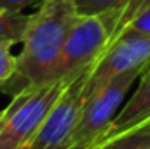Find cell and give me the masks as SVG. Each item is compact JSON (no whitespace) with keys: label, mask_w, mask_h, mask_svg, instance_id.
<instances>
[{"label":"cell","mask_w":150,"mask_h":149,"mask_svg":"<svg viewBox=\"0 0 150 149\" xmlns=\"http://www.w3.org/2000/svg\"><path fill=\"white\" fill-rule=\"evenodd\" d=\"M122 34H138V35H150V9L145 12H142L140 16H136L126 28ZM120 34V35H122ZM119 35V37H120Z\"/></svg>","instance_id":"4fadbf2b"},{"label":"cell","mask_w":150,"mask_h":149,"mask_svg":"<svg viewBox=\"0 0 150 149\" xmlns=\"http://www.w3.org/2000/svg\"><path fill=\"white\" fill-rule=\"evenodd\" d=\"M91 72V70H89ZM89 72L75 77L65 88L54 107L49 111L45 119L42 121L40 128L33 139L23 149H65L67 142L74 132L77 119L80 116L82 105L86 102L84 91Z\"/></svg>","instance_id":"5b68a950"},{"label":"cell","mask_w":150,"mask_h":149,"mask_svg":"<svg viewBox=\"0 0 150 149\" xmlns=\"http://www.w3.org/2000/svg\"><path fill=\"white\" fill-rule=\"evenodd\" d=\"M37 2H42V0H0V7L9 11H23Z\"/></svg>","instance_id":"5bb4252c"},{"label":"cell","mask_w":150,"mask_h":149,"mask_svg":"<svg viewBox=\"0 0 150 149\" xmlns=\"http://www.w3.org/2000/svg\"><path fill=\"white\" fill-rule=\"evenodd\" d=\"M145 142H150V139L134 133V135H127V137L108 140V142H100L93 149H134V148H143Z\"/></svg>","instance_id":"7c38bea8"},{"label":"cell","mask_w":150,"mask_h":149,"mask_svg":"<svg viewBox=\"0 0 150 149\" xmlns=\"http://www.w3.org/2000/svg\"><path fill=\"white\" fill-rule=\"evenodd\" d=\"M143 69H134L113 77L103 88L93 93L82 105L74 132L65 149H93L107 133L110 123Z\"/></svg>","instance_id":"3957f363"},{"label":"cell","mask_w":150,"mask_h":149,"mask_svg":"<svg viewBox=\"0 0 150 149\" xmlns=\"http://www.w3.org/2000/svg\"><path fill=\"white\" fill-rule=\"evenodd\" d=\"M134 149H150L149 146H143V148H134Z\"/></svg>","instance_id":"2e32d148"},{"label":"cell","mask_w":150,"mask_h":149,"mask_svg":"<svg viewBox=\"0 0 150 149\" xmlns=\"http://www.w3.org/2000/svg\"><path fill=\"white\" fill-rule=\"evenodd\" d=\"M72 81H54L12 95L0 114V149H23Z\"/></svg>","instance_id":"7a4b0ae2"},{"label":"cell","mask_w":150,"mask_h":149,"mask_svg":"<svg viewBox=\"0 0 150 149\" xmlns=\"http://www.w3.org/2000/svg\"><path fill=\"white\" fill-rule=\"evenodd\" d=\"M149 62L150 35L122 34L107 46L96 65L91 69L84 91L86 100L100 88H103L107 82H110L113 77L134 69H143Z\"/></svg>","instance_id":"8992f818"},{"label":"cell","mask_w":150,"mask_h":149,"mask_svg":"<svg viewBox=\"0 0 150 149\" xmlns=\"http://www.w3.org/2000/svg\"><path fill=\"white\" fill-rule=\"evenodd\" d=\"M79 16H107L120 7L124 0H72Z\"/></svg>","instance_id":"30bf717a"},{"label":"cell","mask_w":150,"mask_h":149,"mask_svg":"<svg viewBox=\"0 0 150 149\" xmlns=\"http://www.w3.org/2000/svg\"><path fill=\"white\" fill-rule=\"evenodd\" d=\"M77 18L79 12L72 0L40 2L38 9L28 18L21 40L23 47L16 56V70L2 86L7 95L52 82L56 63Z\"/></svg>","instance_id":"6da1fadb"},{"label":"cell","mask_w":150,"mask_h":149,"mask_svg":"<svg viewBox=\"0 0 150 149\" xmlns=\"http://www.w3.org/2000/svg\"><path fill=\"white\" fill-rule=\"evenodd\" d=\"M134 133H136V135H142V137H147V139H150V121H147L143 126H140Z\"/></svg>","instance_id":"9a60e30c"},{"label":"cell","mask_w":150,"mask_h":149,"mask_svg":"<svg viewBox=\"0 0 150 149\" xmlns=\"http://www.w3.org/2000/svg\"><path fill=\"white\" fill-rule=\"evenodd\" d=\"M0 114H2V111H0Z\"/></svg>","instance_id":"e0dca14e"},{"label":"cell","mask_w":150,"mask_h":149,"mask_svg":"<svg viewBox=\"0 0 150 149\" xmlns=\"http://www.w3.org/2000/svg\"><path fill=\"white\" fill-rule=\"evenodd\" d=\"M12 44L0 40V88L11 79V75L16 70V56L11 51Z\"/></svg>","instance_id":"8fae6325"},{"label":"cell","mask_w":150,"mask_h":149,"mask_svg":"<svg viewBox=\"0 0 150 149\" xmlns=\"http://www.w3.org/2000/svg\"><path fill=\"white\" fill-rule=\"evenodd\" d=\"M147 121H150V62L143 67L140 74V82L136 91L124 104V107L117 112L105 137L100 142H108L127 135H134V132L140 126H143Z\"/></svg>","instance_id":"52a82bcc"},{"label":"cell","mask_w":150,"mask_h":149,"mask_svg":"<svg viewBox=\"0 0 150 149\" xmlns=\"http://www.w3.org/2000/svg\"><path fill=\"white\" fill-rule=\"evenodd\" d=\"M110 42V30L101 16H79L56 63L54 81H74L89 72Z\"/></svg>","instance_id":"277c9868"},{"label":"cell","mask_w":150,"mask_h":149,"mask_svg":"<svg viewBox=\"0 0 150 149\" xmlns=\"http://www.w3.org/2000/svg\"><path fill=\"white\" fill-rule=\"evenodd\" d=\"M28 18L30 16L23 14V11H9L0 7V40L11 42L12 46L21 44Z\"/></svg>","instance_id":"9c48e42d"},{"label":"cell","mask_w":150,"mask_h":149,"mask_svg":"<svg viewBox=\"0 0 150 149\" xmlns=\"http://www.w3.org/2000/svg\"><path fill=\"white\" fill-rule=\"evenodd\" d=\"M147 9H150V0H124L117 11L101 16L110 30V42H113L136 16H140Z\"/></svg>","instance_id":"ba28073f"}]
</instances>
